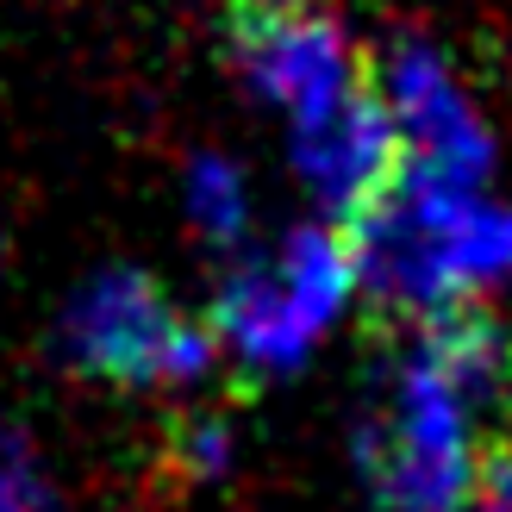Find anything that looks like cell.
<instances>
[{"instance_id": "cell-1", "label": "cell", "mask_w": 512, "mask_h": 512, "mask_svg": "<svg viewBox=\"0 0 512 512\" xmlns=\"http://www.w3.org/2000/svg\"><path fill=\"white\" fill-rule=\"evenodd\" d=\"M338 238L350 250V281L388 325H425L512 263V213L481 194H444L419 175H400L394 194Z\"/></svg>"}, {"instance_id": "cell-2", "label": "cell", "mask_w": 512, "mask_h": 512, "mask_svg": "<svg viewBox=\"0 0 512 512\" xmlns=\"http://www.w3.org/2000/svg\"><path fill=\"white\" fill-rule=\"evenodd\" d=\"M350 250L331 225H294L275 256H250L225 275L213 294L207 331L219 350H238L244 369L281 375L306 363V350L319 344V331L344 313L350 300Z\"/></svg>"}, {"instance_id": "cell-3", "label": "cell", "mask_w": 512, "mask_h": 512, "mask_svg": "<svg viewBox=\"0 0 512 512\" xmlns=\"http://www.w3.org/2000/svg\"><path fill=\"white\" fill-rule=\"evenodd\" d=\"M356 463H363L375 512H469L475 506V450L469 413L438 375L406 350L381 406L356 431Z\"/></svg>"}, {"instance_id": "cell-4", "label": "cell", "mask_w": 512, "mask_h": 512, "mask_svg": "<svg viewBox=\"0 0 512 512\" xmlns=\"http://www.w3.org/2000/svg\"><path fill=\"white\" fill-rule=\"evenodd\" d=\"M57 350L75 375L125 394L163 388V381H200L219 363V338L207 331V319H182L144 269H100L69 300Z\"/></svg>"}, {"instance_id": "cell-5", "label": "cell", "mask_w": 512, "mask_h": 512, "mask_svg": "<svg viewBox=\"0 0 512 512\" xmlns=\"http://www.w3.org/2000/svg\"><path fill=\"white\" fill-rule=\"evenodd\" d=\"M375 88L406 144V175H419L444 194H481L494 169V138L438 50L425 38H394L375 69Z\"/></svg>"}, {"instance_id": "cell-6", "label": "cell", "mask_w": 512, "mask_h": 512, "mask_svg": "<svg viewBox=\"0 0 512 512\" xmlns=\"http://www.w3.org/2000/svg\"><path fill=\"white\" fill-rule=\"evenodd\" d=\"M294 169L319 207L338 219V232H350L369 207H381L394 194V182L406 175V144L394 132L388 100L375 88V63L338 107L294 125Z\"/></svg>"}, {"instance_id": "cell-7", "label": "cell", "mask_w": 512, "mask_h": 512, "mask_svg": "<svg viewBox=\"0 0 512 512\" xmlns=\"http://www.w3.org/2000/svg\"><path fill=\"white\" fill-rule=\"evenodd\" d=\"M232 44L244 57L250 88L263 100H275V107H288L294 125L325 113V107H338L369 75V57L344 38V25L325 19V13H294L281 25H263V32H244Z\"/></svg>"}, {"instance_id": "cell-8", "label": "cell", "mask_w": 512, "mask_h": 512, "mask_svg": "<svg viewBox=\"0 0 512 512\" xmlns=\"http://www.w3.org/2000/svg\"><path fill=\"white\" fill-rule=\"evenodd\" d=\"M413 350H419V363L463 400V413L500 406L512 394V331L475 300H456L444 313H431L413 331Z\"/></svg>"}, {"instance_id": "cell-9", "label": "cell", "mask_w": 512, "mask_h": 512, "mask_svg": "<svg viewBox=\"0 0 512 512\" xmlns=\"http://www.w3.org/2000/svg\"><path fill=\"white\" fill-rule=\"evenodd\" d=\"M188 213L200 225V238L232 250L250 225V200H244V175L225 157H194L188 163Z\"/></svg>"}, {"instance_id": "cell-10", "label": "cell", "mask_w": 512, "mask_h": 512, "mask_svg": "<svg viewBox=\"0 0 512 512\" xmlns=\"http://www.w3.org/2000/svg\"><path fill=\"white\" fill-rule=\"evenodd\" d=\"M225 463H232V425L213 419V413H182L169 425V469L188 481V488H200V481L225 475Z\"/></svg>"}, {"instance_id": "cell-11", "label": "cell", "mask_w": 512, "mask_h": 512, "mask_svg": "<svg viewBox=\"0 0 512 512\" xmlns=\"http://www.w3.org/2000/svg\"><path fill=\"white\" fill-rule=\"evenodd\" d=\"M0 512H50V494L32 469V450L13 425H0Z\"/></svg>"}, {"instance_id": "cell-12", "label": "cell", "mask_w": 512, "mask_h": 512, "mask_svg": "<svg viewBox=\"0 0 512 512\" xmlns=\"http://www.w3.org/2000/svg\"><path fill=\"white\" fill-rule=\"evenodd\" d=\"M469 512H512V438H494L475 456V506Z\"/></svg>"}, {"instance_id": "cell-13", "label": "cell", "mask_w": 512, "mask_h": 512, "mask_svg": "<svg viewBox=\"0 0 512 512\" xmlns=\"http://www.w3.org/2000/svg\"><path fill=\"white\" fill-rule=\"evenodd\" d=\"M294 13H306V0H225V25H232V38L263 32V25H281Z\"/></svg>"}, {"instance_id": "cell-14", "label": "cell", "mask_w": 512, "mask_h": 512, "mask_svg": "<svg viewBox=\"0 0 512 512\" xmlns=\"http://www.w3.org/2000/svg\"><path fill=\"white\" fill-rule=\"evenodd\" d=\"M506 275H512V263H506Z\"/></svg>"}]
</instances>
